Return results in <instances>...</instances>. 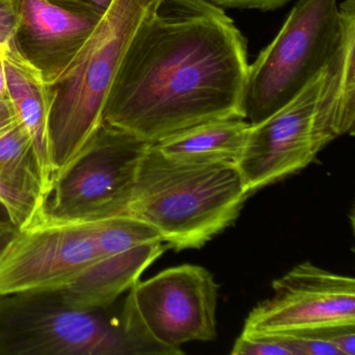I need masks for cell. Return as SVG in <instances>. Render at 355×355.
<instances>
[{
  "instance_id": "cell-1",
  "label": "cell",
  "mask_w": 355,
  "mask_h": 355,
  "mask_svg": "<svg viewBox=\"0 0 355 355\" xmlns=\"http://www.w3.org/2000/svg\"><path fill=\"white\" fill-rule=\"evenodd\" d=\"M247 41L209 0H162L135 35L103 121L155 144L218 119H245Z\"/></svg>"
},
{
  "instance_id": "cell-2",
  "label": "cell",
  "mask_w": 355,
  "mask_h": 355,
  "mask_svg": "<svg viewBox=\"0 0 355 355\" xmlns=\"http://www.w3.org/2000/svg\"><path fill=\"white\" fill-rule=\"evenodd\" d=\"M249 195L236 165L180 163L149 144L126 215L173 250L197 249L236 221Z\"/></svg>"
},
{
  "instance_id": "cell-3",
  "label": "cell",
  "mask_w": 355,
  "mask_h": 355,
  "mask_svg": "<svg viewBox=\"0 0 355 355\" xmlns=\"http://www.w3.org/2000/svg\"><path fill=\"white\" fill-rule=\"evenodd\" d=\"M161 3L113 0L65 71L45 85L55 178L101 125L107 95L126 51Z\"/></svg>"
},
{
  "instance_id": "cell-4",
  "label": "cell",
  "mask_w": 355,
  "mask_h": 355,
  "mask_svg": "<svg viewBox=\"0 0 355 355\" xmlns=\"http://www.w3.org/2000/svg\"><path fill=\"white\" fill-rule=\"evenodd\" d=\"M109 309H74L57 291L0 296V355H141Z\"/></svg>"
},
{
  "instance_id": "cell-5",
  "label": "cell",
  "mask_w": 355,
  "mask_h": 355,
  "mask_svg": "<svg viewBox=\"0 0 355 355\" xmlns=\"http://www.w3.org/2000/svg\"><path fill=\"white\" fill-rule=\"evenodd\" d=\"M219 288L209 270L189 263L139 280L121 318L141 355L184 354L186 343L215 340Z\"/></svg>"
},
{
  "instance_id": "cell-6",
  "label": "cell",
  "mask_w": 355,
  "mask_h": 355,
  "mask_svg": "<svg viewBox=\"0 0 355 355\" xmlns=\"http://www.w3.org/2000/svg\"><path fill=\"white\" fill-rule=\"evenodd\" d=\"M340 33L338 0H298L273 41L249 65L245 119H267L325 68Z\"/></svg>"
},
{
  "instance_id": "cell-7",
  "label": "cell",
  "mask_w": 355,
  "mask_h": 355,
  "mask_svg": "<svg viewBox=\"0 0 355 355\" xmlns=\"http://www.w3.org/2000/svg\"><path fill=\"white\" fill-rule=\"evenodd\" d=\"M149 143L101 122L80 153L55 175L39 217L91 222L126 215Z\"/></svg>"
},
{
  "instance_id": "cell-8",
  "label": "cell",
  "mask_w": 355,
  "mask_h": 355,
  "mask_svg": "<svg viewBox=\"0 0 355 355\" xmlns=\"http://www.w3.org/2000/svg\"><path fill=\"white\" fill-rule=\"evenodd\" d=\"M273 296L249 313L242 334L293 336L336 326L355 325V280L299 263L274 280Z\"/></svg>"
},
{
  "instance_id": "cell-9",
  "label": "cell",
  "mask_w": 355,
  "mask_h": 355,
  "mask_svg": "<svg viewBox=\"0 0 355 355\" xmlns=\"http://www.w3.org/2000/svg\"><path fill=\"white\" fill-rule=\"evenodd\" d=\"M98 259L92 221L39 217L19 230L0 259V296L60 290Z\"/></svg>"
},
{
  "instance_id": "cell-10",
  "label": "cell",
  "mask_w": 355,
  "mask_h": 355,
  "mask_svg": "<svg viewBox=\"0 0 355 355\" xmlns=\"http://www.w3.org/2000/svg\"><path fill=\"white\" fill-rule=\"evenodd\" d=\"M323 70L282 109L251 125L236 168L253 193L304 169L328 145L315 125Z\"/></svg>"
},
{
  "instance_id": "cell-11",
  "label": "cell",
  "mask_w": 355,
  "mask_h": 355,
  "mask_svg": "<svg viewBox=\"0 0 355 355\" xmlns=\"http://www.w3.org/2000/svg\"><path fill=\"white\" fill-rule=\"evenodd\" d=\"M16 53L45 85L70 65L103 15L74 0H18Z\"/></svg>"
},
{
  "instance_id": "cell-12",
  "label": "cell",
  "mask_w": 355,
  "mask_h": 355,
  "mask_svg": "<svg viewBox=\"0 0 355 355\" xmlns=\"http://www.w3.org/2000/svg\"><path fill=\"white\" fill-rule=\"evenodd\" d=\"M340 33L323 69L315 125L326 142L353 135L355 122V0L338 5Z\"/></svg>"
},
{
  "instance_id": "cell-13",
  "label": "cell",
  "mask_w": 355,
  "mask_h": 355,
  "mask_svg": "<svg viewBox=\"0 0 355 355\" xmlns=\"http://www.w3.org/2000/svg\"><path fill=\"white\" fill-rule=\"evenodd\" d=\"M165 251L163 240L151 241L124 252L103 257L57 290L64 302L74 309H109L140 280L145 270Z\"/></svg>"
},
{
  "instance_id": "cell-14",
  "label": "cell",
  "mask_w": 355,
  "mask_h": 355,
  "mask_svg": "<svg viewBox=\"0 0 355 355\" xmlns=\"http://www.w3.org/2000/svg\"><path fill=\"white\" fill-rule=\"evenodd\" d=\"M3 60L8 98L20 124L32 139L49 194L55 174L49 153V103L45 83L40 74L20 58L13 46L3 49Z\"/></svg>"
},
{
  "instance_id": "cell-15",
  "label": "cell",
  "mask_w": 355,
  "mask_h": 355,
  "mask_svg": "<svg viewBox=\"0 0 355 355\" xmlns=\"http://www.w3.org/2000/svg\"><path fill=\"white\" fill-rule=\"evenodd\" d=\"M250 128L245 119L211 120L171 135L155 146L164 157L180 163L236 166Z\"/></svg>"
},
{
  "instance_id": "cell-16",
  "label": "cell",
  "mask_w": 355,
  "mask_h": 355,
  "mask_svg": "<svg viewBox=\"0 0 355 355\" xmlns=\"http://www.w3.org/2000/svg\"><path fill=\"white\" fill-rule=\"evenodd\" d=\"M0 180L34 195L42 203L46 200L49 193L38 157L30 135L20 123L0 139Z\"/></svg>"
},
{
  "instance_id": "cell-17",
  "label": "cell",
  "mask_w": 355,
  "mask_h": 355,
  "mask_svg": "<svg viewBox=\"0 0 355 355\" xmlns=\"http://www.w3.org/2000/svg\"><path fill=\"white\" fill-rule=\"evenodd\" d=\"M92 230L99 259L124 252L144 243L163 240L148 224L130 215L92 221Z\"/></svg>"
},
{
  "instance_id": "cell-18",
  "label": "cell",
  "mask_w": 355,
  "mask_h": 355,
  "mask_svg": "<svg viewBox=\"0 0 355 355\" xmlns=\"http://www.w3.org/2000/svg\"><path fill=\"white\" fill-rule=\"evenodd\" d=\"M0 203L6 207L10 220L18 230H24L36 221L43 205L34 195L15 188L3 180H0Z\"/></svg>"
},
{
  "instance_id": "cell-19",
  "label": "cell",
  "mask_w": 355,
  "mask_h": 355,
  "mask_svg": "<svg viewBox=\"0 0 355 355\" xmlns=\"http://www.w3.org/2000/svg\"><path fill=\"white\" fill-rule=\"evenodd\" d=\"M355 325L336 326L323 328L315 331L293 336H303L324 340L336 347L342 355L355 354Z\"/></svg>"
},
{
  "instance_id": "cell-20",
  "label": "cell",
  "mask_w": 355,
  "mask_h": 355,
  "mask_svg": "<svg viewBox=\"0 0 355 355\" xmlns=\"http://www.w3.org/2000/svg\"><path fill=\"white\" fill-rule=\"evenodd\" d=\"M232 355H292L290 351L273 340L241 334L234 343Z\"/></svg>"
},
{
  "instance_id": "cell-21",
  "label": "cell",
  "mask_w": 355,
  "mask_h": 355,
  "mask_svg": "<svg viewBox=\"0 0 355 355\" xmlns=\"http://www.w3.org/2000/svg\"><path fill=\"white\" fill-rule=\"evenodd\" d=\"M19 19L18 0H0V49L13 46L14 35Z\"/></svg>"
},
{
  "instance_id": "cell-22",
  "label": "cell",
  "mask_w": 355,
  "mask_h": 355,
  "mask_svg": "<svg viewBox=\"0 0 355 355\" xmlns=\"http://www.w3.org/2000/svg\"><path fill=\"white\" fill-rule=\"evenodd\" d=\"M214 5L226 9L257 10L261 12L275 11L292 0H209Z\"/></svg>"
},
{
  "instance_id": "cell-23",
  "label": "cell",
  "mask_w": 355,
  "mask_h": 355,
  "mask_svg": "<svg viewBox=\"0 0 355 355\" xmlns=\"http://www.w3.org/2000/svg\"><path fill=\"white\" fill-rule=\"evenodd\" d=\"M17 115L9 98L0 101V139L19 124Z\"/></svg>"
},
{
  "instance_id": "cell-24",
  "label": "cell",
  "mask_w": 355,
  "mask_h": 355,
  "mask_svg": "<svg viewBox=\"0 0 355 355\" xmlns=\"http://www.w3.org/2000/svg\"><path fill=\"white\" fill-rule=\"evenodd\" d=\"M18 232L19 230L11 221H0V259L17 236Z\"/></svg>"
},
{
  "instance_id": "cell-25",
  "label": "cell",
  "mask_w": 355,
  "mask_h": 355,
  "mask_svg": "<svg viewBox=\"0 0 355 355\" xmlns=\"http://www.w3.org/2000/svg\"><path fill=\"white\" fill-rule=\"evenodd\" d=\"M74 1L94 10L101 15H103L107 12V10L109 9L111 3H113V0H74Z\"/></svg>"
},
{
  "instance_id": "cell-26",
  "label": "cell",
  "mask_w": 355,
  "mask_h": 355,
  "mask_svg": "<svg viewBox=\"0 0 355 355\" xmlns=\"http://www.w3.org/2000/svg\"><path fill=\"white\" fill-rule=\"evenodd\" d=\"M8 98L7 78H6L5 65L3 55L0 57V101Z\"/></svg>"
},
{
  "instance_id": "cell-27",
  "label": "cell",
  "mask_w": 355,
  "mask_h": 355,
  "mask_svg": "<svg viewBox=\"0 0 355 355\" xmlns=\"http://www.w3.org/2000/svg\"><path fill=\"white\" fill-rule=\"evenodd\" d=\"M0 221H11L7 209H6V207H3L1 203H0Z\"/></svg>"
},
{
  "instance_id": "cell-28",
  "label": "cell",
  "mask_w": 355,
  "mask_h": 355,
  "mask_svg": "<svg viewBox=\"0 0 355 355\" xmlns=\"http://www.w3.org/2000/svg\"><path fill=\"white\" fill-rule=\"evenodd\" d=\"M3 51H1V49H0V57H1V55H3Z\"/></svg>"
}]
</instances>
